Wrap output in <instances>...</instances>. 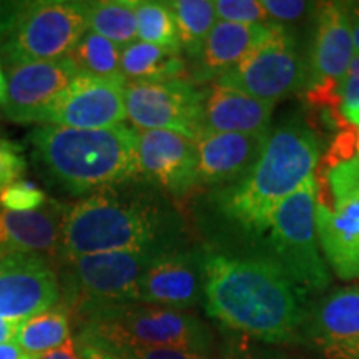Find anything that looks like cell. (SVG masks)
I'll return each instance as SVG.
<instances>
[{
	"label": "cell",
	"instance_id": "cell-10",
	"mask_svg": "<svg viewBox=\"0 0 359 359\" xmlns=\"http://www.w3.org/2000/svg\"><path fill=\"white\" fill-rule=\"evenodd\" d=\"M217 83L276 103L306 87L308 70L293 35L285 25L275 24L266 37Z\"/></svg>",
	"mask_w": 359,
	"mask_h": 359
},
{
	"label": "cell",
	"instance_id": "cell-42",
	"mask_svg": "<svg viewBox=\"0 0 359 359\" xmlns=\"http://www.w3.org/2000/svg\"><path fill=\"white\" fill-rule=\"evenodd\" d=\"M7 98V77L6 70L2 67V60H0V109H4Z\"/></svg>",
	"mask_w": 359,
	"mask_h": 359
},
{
	"label": "cell",
	"instance_id": "cell-43",
	"mask_svg": "<svg viewBox=\"0 0 359 359\" xmlns=\"http://www.w3.org/2000/svg\"><path fill=\"white\" fill-rule=\"evenodd\" d=\"M344 118H346L351 125H354V127L359 128V109L351 110V111H348V114H344Z\"/></svg>",
	"mask_w": 359,
	"mask_h": 359
},
{
	"label": "cell",
	"instance_id": "cell-7",
	"mask_svg": "<svg viewBox=\"0 0 359 359\" xmlns=\"http://www.w3.org/2000/svg\"><path fill=\"white\" fill-rule=\"evenodd\" d=\"M314 180L326 187L316 191V230L323 253L339 280H359V156Z\"/></svg>",
	"mask_w": 359,
	"mask_h": 359
},
{
	"label": "cell",
	"instance_id": "cell-35",
	"mask_svg": "<svg viewBox=\"0 0 359 359\" xmlns=\"http://www.w3.org/2000/svg\"><path fill=\"white\" fill-rule=\"evenodd\" d=\"M341 102H343V115L359 109V53L353 57L348 72L341 79Z\"/></svg>",
	"mask_w": 359,
	"mask_h": 359
},
{
	"label": "cell",
	"instance_id": "cell-12",
	"mask_svg": "<svg viewBox=\"0 0 359 359\" xmlns=\"http://www.w3.org/2000/svg\"><path fill=\"white\" fill-rule=\"evenodd\" d=\"M125 83L127 80L100 79L79 74L64 92L25 115L19 123L100 130L125 123Z\"/></svg>",
	"mask_w": 359,
	"mask_h": 359
},
{
	"label": "cell",
	"instance_id": "cell-44",
	"mask_svg": "<svg viewBox=\"0 0 359 359\" xmlns=\"http://www.w3.org/2000/svg\"><path fill=\"white\" fill-rule=\"evenodd\" d=\"M358 155H359V135H358Z\"/></svg>",
	"mask_w": 359,
	"mask_h": 359
},
{
	"label": "cell",
	"instance_id": "cell-36",
	"mask_svg": "<svg viewBox=\"0 0 359 359\" xmlns=\"http://www.w3.org/2000/svg\"><path fill=\"white\" fill-rule=\"evenodd\" d=\"M245 336L241 334V338H233L228 346L223 349L219 359H276L271 354L264 351V349L258 348L257 344H253L251 341L243 339Z\"/></svg>",
	"mask_w": 359,
	"mask_h": 359
},
{
	"label": "cell",
	"instance_id": "cell-26",
	"mask_svg": "<svg viewBox=\"0 0 359 359\" xmlns=\"http://www.w3.org/2000/svg\"><path fill=\"white\" fill-rule=\"evenodd\" d=\"M177 22L180 45L188 57L195 58L217 25L215 2L210 0H175L168 2Z\"/></svg>",
	"mask_w": 359,
	"mask_h": 359
},
{
	"label": "cell",
	"instance_id": "cell-18",
	"mask_svg": "<svg viewBox=\"0 0 359 359\" xmlns=\"http://www.w3.org/2000/svg\"><path fill=\"white\" fill-rule=\"evenodd\" d=\"M79 70L69 57L27 62L6 70L7 98L4 115L19 123L25 115L42 109L72 83Z\"/></svg>",
	"mask_w": 359,
	"mask_h": 359
},
{
	"label": "cell",
	"instance_id": "cell-16",
	"mask_svg": "<svg viewBox=\"0 0 359 359\" xmlns=\"http://www.w3.org/2000/svg\"><path fill=\"white\" fill-rule=\"evenodd\" d=\"M303 338L326 359H359V285L333 290L311 304Z\"/></svg>",
	"mask_w": 359,
	"mask_h": 359
},
{
	"label": "cell",
	"instance_id": "cell-8",
	"mask_svg": "<svg viewBox=\"0 0 359 359\" xmlns=\"http://www.w3.org/2000/svg\"><path fill=\"white\" fill-rule=\"evenodd\" d=\"M163 250L107 251L62 262V280L74 314L103 304L135 303L137 288Z\"/></svg>",
	"mask_w": 359,
	"mask_h": 359
},
{
	"label": "cell",
	"instance_id": "cell-34",
	"mask_svg": "<svg viewBox=\"0 0 359 359\" xmlns=\"http://www.w3.org/2000/svg\"><path fill=\"white\" fill-rule=\"evenodd\" d=\"M262 6L269 20L278 25L302 20L309 11L316 8V4L303 2V0H262Z\"/></svg>",
	"mask_w": 359,
	"mask_h": 359
},
{
	"label": "cell",
	"instance_id": "cell-28",
	"mask_svg": "<svg viewBox=\"0 0 359 359\" xmlns=\"http://www.w3.org/2000/svg\"><path fill=\"white\" fill-rule=\"evenodd\" d=\"M137 34L140 42L182 52L177 22L168 2L137 0Z\"/></svg>",
	"mask_w": 359,
	"mask_h": 359
},
{
	"label": "cell",
	"instance_id": "cell-9",
	"mask_svg": "<svg viewBox=\"0 0 359 359\" xmlns=\"http://www.w3.org/2000/svg\"><path fill=\"white\" fill-rule=\"evenodd\" d=\"M87 30V2H27L19 24L0 45V58L6 65L4 70L27 62L69 57Z\"/></svg>",
	"mask_w": 359,
	"mask_h": 359
},
{
	"label": "cell",
	"instance_id": "cell-22",
	"mask_svg": "<svg viewBox=\"0 0 359 359\" xmlns=\"http://www.w3.org/2000/svg\"><path fill=\"white\" fill-rule=\"evenodd\" d=\"M64 215V206L52 200L35 212L0 208V259L57 250Z\"/></svg>",
	"mask_w": 359,
	"mask_h": 359
},
{
	"label": "cell",
	"instance_id": "cell-24",
	"mask_svg": "<svg viewBox=\"0 0 359 359\" xmlns=\"http://www.w3.org/2000/svg\"><path fill=\"white\" fill-rule=\"evenodd\" d=\"M70 316L69 306L58 304L48 311L20 323L12 341L25 353L43 356L60 348L72 338Z\"/></svg>",
	"mask_w": 359,
	"mask_h": 359
},
{
	"label": "cell",
	"instance_id": "cell-13",
	"mask_svg": "<svg viewBox=\"0 0 359 359\" xmlns=\"http://www.w3.org/2000/svg\"><path fill=\"white\" fill-rule=\"evenodd\" d=\"M60 278L43 253L0 259V320L20 323L60 304Z\"/></svg>",
	"mask_w": 359,
	"mask_h": 359
},
{
	"label": "cell",
	"instance_id": "cell-20",
	"mask_svg": "<svg viewBox=\"0 0 359 359\" xmlns=\"http://www.w3.org/2000/svg\"><path fill=\"white\" fill-rule=\"evenodd\" d=\"M275 105L213 82L205 88L203 95V132H269Z\"/></svg>",
	"mask_w": 359,
	"mask_h": 359
},
{
	"label": "cell",
	"instance_id": "cell-5",
	"mask_svg": "<svg viewBox=\"0 0 359 359\" xmlns=\"http://www.w3.org/2000/svg\"><path fill=\"white\" fill-rule=\"evenodd\" d=\"M75 339L103 348H183L213 351V330L195 314L143 303L103 304L75 313Z\"/></svg>",
	"mask_w": 359,
	"mask_h": 359
},
{
	"label": "cell",
	"instance_id": "cell-33",
	"mask_svg": "<svg viewBox=\"0 0 359 359\" xmlns=\"http://www.w3.org/2000/svg\"><path fill=\"white\" fill-rule=\"evenodd\" d=\"M27 172L25 148L0 135V190L12 185Z\"/></svg>",
	"mask_w": 359,
	"mask_h": 359
},
{
	"label": "cell",
	"instance_id": "cell-29",
	"mask_svg": "<svg viewBox=\"0 0 359 359\" xmlns=\"http://www.w3.org/2000/svg\"><path fill=\"white\" fill-rule=\"evenodd\" d=\"M47 193L30 180H17L0 190V208L11 212H35L48 203Z\"/></svg>",
	"mask_w": 359,
	"mask_h": 359
},
{
	"label": "cell",
	"instance_id": "cell-25",
	"mask_svg": "<svg viewBox=\"0 0 359 359\" xmlns=\"http://www.w3.org/2000/svg\"><path fill=\"white\" fill-rule=\"evenodd\" d=\"M137 0H100L87 2L88 30L118 47L137 42Z\"/></svg>",
	"mask_w": 359,
	"mask_h": 359
},
{
	"label": "cell",
	"instance_id": "cell-39",
	"mask_svg": "<svg viewBox=\"0 0 359 359\" xmlns=\"http://www.w3.org/2000/svg\"><path fill=\"white\" fill-rule=\"evenodd\" d=\"M42 356H34V354L25 353L24 349L17 346L13 341L0 343V359H40Z\"/></svg>",
	"mask_w": 359,
	"mask_h": 359
},
{
	"label": "cell",
	"instance_id": "cell-11",
	"mask_svg": "<svg viewBox=\"0 0 359 359\" xmlns=\"http://www.w3.org/2000/svg\"><path fill=\"white\" fill-rule=\"evenodd\" d=\"M203 95L185 79L125 83V111L138 130H170L195 142L203 133Z\"/></svg>",
	"mask_w": 359,
	"mask_h": 359
},
{
	"label": "cell",
	"instance_id": "cell-2",
	"mask_svg": "<svg viewBox=\"0 0 359 359\" xmlns=\"http://www.w3.org/2000/svg\"><path fill=\"white\" fill-rule=\"evenodd\" d=\"M182 222L156 187L137 178L85 196L65 210L60 262L122 250L180 248Z\"/></svg>",
	"mask_w": 359,
	"mask_h": 359
},
{
	"label": "cell",
	"instance_id": "cell-6",
	"mask_svg": "<svg viewBox=\"0 0 359 359\" xmlns=\"http://www.w3.org/2000/svg\"><path fill=\"white\" fill-rule=\"evenodd\" d=\"M268 243L273 262L303 294H320L330 286V273L320 253L313 177L278 206L269 224Z\"/></svg>",
	"mask_w": 359,
	"mask_h": 359
},
{
	"label": "cell",
	"instance_id": "cell-31",
	"mask_svg": "<svg viewBox=\"0 0 359 359\" xmlns=\"http://www.w3.org/2000/svg\"><path fill=\"white\" fill-rule=\"evenodd\" d=\"M215 11L222 22L243 25L273 24L259 0H217Z\"/></svg>",
	"mask_w": 359,
	"mask_h": 359
},
{
	"label": "cell",
	"instance_id": "cell-1",
	"mask_svg": "<svg viewBox=\"0 0 359 359\" xmlns=\"http://www.w3.org/2000/svg\"><path fill=\"white\" fill-rule=\"evenodd\" d=\"M306 298L273 259L205 253V309L236 333L273 344L299 341Z\"/></svg>",
	"mask_w": 359,
	"mask_h": 359
},
{
	"label": "cell",
	"instance_id": "cell-23",
	"mask_svg": "<svg viewBox=\"0 0 359 359\" xmlns=\"http://www.w3.org/2000/svg\"><path fill=\"white\" fill-rule=\"evenodd\" d=\"M187 62L182 52L145 42H133L122 50V75L127 82H163L182 79Z\"/></svg>",
	"mask_w": 359,
	"mask_h": 359
},
{
	"label": "cell",
	"instance_id": "cell-38",
	"mask_svg": "<svg viewBox=\"0 0 359 359\" xmlns=\"http://www.w3.org/2000/svg\"><path fill=\"white\" fill-rule=\"evenodd\" d=\"M40 359H80L77 339L70 338L65 344H62L60 348H57L50 353L43 354Z\"/></svg>",
	"mask_w": 359,
	"mask_h": 359
},
{
	"label": "cell",
	"instance_id": "cell-17",
	"mask_svg": "<svg viewBox=\"0 0 359 359\" xmlns=\"http://www.w3.org/2000/svg\"><path fill=\"white\" fill-rule=\"evenodd\" d=\"M269 132L218 133L203 132L195 140L198 182L210 187H230L255 167Z\"/></svg>",
	"mask_w": 359,
	"mask_h": 359
},
{
	"label": "cell",
	"instance_id": "cell-21",
	"mask_svg": "<svg viewBox=\"0 0 359 359\" xmlns=\"http://www.w3.org/2000/svg\"><path fill=\"white\" fill-rule=\"evenodd\" d=\"M275 24L243 25L231 22H217L203 48L195 57L191 77L196 83L217 82L230 72L266 37Z\"/></svg>",
	"mask_w": 359,
	"mask_h": 359
},
{
	"label": "cell",
	"instance_id": "cell-27",
	"mask_svg": "<svg viewBox=\"0 0 359 359\" xmlns=\"http://www.w3.org/2000/svg\"><path fill=\"white\" fill-rule=\"evenodd\" d=\"M122 47L100 37L92 30L80 39L69 58L79 74L100 79L125 80L122 75Z\"/></svg>",
	"mask_w": 359,
	"mask_h": 359
},
{
	"label": "cell",
	"instance_id": "cell-4",
	"mask_svg": "<svg viewBox=\"0 0 359 359\" xmlns=\"http://www.w3.org/2000/svg\"><path fill=\"white\" fill-rule=\"evenodd\" d=\"M318 161L316 133L299 118L286 120L269 133L250 173L217 191V210L241 230L262 235L269 230L278 206L313 177Z\"/></svg>",
	"mask_w": 359,
	"mask_h": 359
},
{
	"label": "cell",
	"instance_id": "cell-40",
	"mask_svg": "<svg viewBox=\"0 0 359 359\" xmlns=\"http://www.w3.org/2000/svg\"><path fill=\"white\" fill-rule=\"evenodd\" d=\"M346 7L349 13V20H351L354 50L359 53V4H346Z\"/></svg>",
	"mask_w": 359,
	"mask_h": 359
},
{
	"label": "cell",
	"instance_id": "cell-14",
	"mask_svg": "<svg viewBox=\"0 0 359 359\" xmlns=\"http://www.w3.org/2000/svg\"><path fill=\"white\" fill-rule=\"evenodd\" d=\"M137 155L142 178L160 190L185 196L200 185L195 142L183 135L137 128Z\"/></svg>",
	"mask_w": 359,
	"mask_h": 359
},
{
	"label": "cell",
	"instance_id": "cell-19",
	"mask_svg": "<svg viewBox=\"0 0 359 359\" xmlns=\"http://www.w3.org/2000/svg\"><path fill=\"white\" fill-rule=\"evenodd\" d=\"M316 32L311 48L308 83L344 77L354 57L351 20L346 4H316ZM306 83V85H308Z\"/></svg>",
	"mask_w": 359,
	"mask_h": 359
},
{
	"label": "cell",
	"instance_id": "cell-3",
	"mask_svg": "<svg viewBox=\"0 0 359 359\" xmlns=\"http://www.w3.org/2000/svg\"><path fill=\"white\" fill-rule=\"evenodd\" d=\"M32 158L47 183L70 196L93 195L142 178L137 128L80 130L42 125L29 133Z\"/></svg>",
	"mask_w": 359,
	"mask_h": 359
},
{
	"label": "cell",
	"instance_id": "cell-37",
	"mask_svg": "<svg viewBox=\"0 0 359 359\" xmlns=\"http://www.w3.org/2000/svg\"><path fill=\"white\" fill-rule=\"evenodd\" d=\"M79 353H80V359H120L116 358L115 354H111L107 349H103L100 346L93 343H87V341H79Z\"/></svg>",
	"mask_w": 359,
	"mask_h": 359
},
{
	"label": "cell",
	"instance_id": "cell-41",
	"mask_svg": "<svg viewBox=\"0 0 359 359\" xmlns=\"http://www.w3.org/2000/svg\"><path fill=\"white\" fill-rule=\"evenodd\" d=\"M17 325H12V323H7L0 320V343H6V341H11L15 334Z\"/></svg>",
	"mask_w": 359,
	"mask_h": 359
},
{
	"label": "cell",
	"instance_id": "cell-32",
	"mask_svg": "<svg viewBox=\"0 0 359 359\" xmlns=\"http://www.w3.org/2000/svg\"><path fill=\"white\" fill-rule=\"evenodd\" d=\"M103 349H107V351L115 354V356L120 359H219L218 356H215L213 351H193V349L183 348L118 346Z\"/></svg>",
	"mask_w": 359,
	"mask_h": 359
},
{
	"label": "cell",
	"instance_id": "cell-30",
	"mask_svg": "<svg viewBox=\"0 0 359 359\" xmlns=\"http://www.w3.org/2000/svg\"><path fill=\"white\" fill-rule=\"evenodd\" d=\"M358 135H359V128L354 127V125H349V127L336 133V137L333 138V142H331V145L327 148L325 156L318 161V167L314 170L313 177L314 178L325 177L331 168L338 167L339 163H344V161L353 160L356 158V156H359Z\"/></svg>",
	"mask_w": 359,
	"mask_h": 359
},
{
	"label": "cell",
	"instance_id": "cell-15",
	"mask_svg": "<svg viewBox=\"0 0 359 359\" xmlns=\"http://www.w3.org/2000/svg\"><path fill=\"white\" fill-rule=\"evenodd\" d=\"M205 253L177 248L156 258L137 288L135 303L187 311L203 302Z\"/></svg>",
	"mask_w": 359,
	"mask_h": 359
}]
</instances>
